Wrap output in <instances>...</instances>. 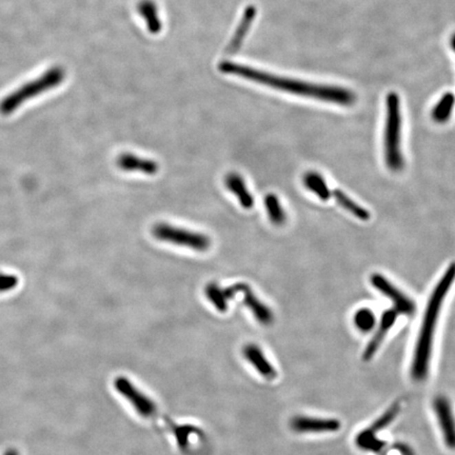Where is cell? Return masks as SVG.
I'll list each match as a JSON object with an SVG mask.
<instances>
[{"label": "cell", "instance_id": "cell-1", "mask_svg": "<svg viewBox=\"0 0 455 455\" xmlns=\"http://www.w3.org/2000/svg\"><path fill=\"white\" fill-rule=\"evenodd\" d=\"M220 67L224 73L237 75L242 78L249 79L290 94L319 99L326 103H335L345 107L352 106L357 101V95L345 87L317 85V83L277 76L234 63H222Z\"/></svg>", "mask_w": 455, "mask_h": 455}, {"label": "cell", "instance_id": "cell-2", "mask_svg": "<svg viewBox=\"0 0 455 455\" xmlns=\"http://www.w3.org/2000/svg\"><path fill=\"white\" fill-rule=\"evenodd\" d=\"M454 281L455 262H452L443 274L440 282L435 286L430 299H429L426 311H425L424 319H423V324L419 330V339H417L416 347L414 350L412 365H411V377L415 381H424L428 375L437 319L440 317L443 303Z\"/></svg>", "mask_w": 455, "mask_h": 455}, {"label": "cell", "instance_id": "cell-3", "mask_svg": "<svg viewBox=\"0 0 455 455\" xmlns=\"http://www.w3.org/2000/svg\"><path fill=\"white\" fill-rule=\"evenodd\" d=\"M65 71L63 67H50L43 74L37 78L23 83L19 89H16L11 94H8L0 101V114L3 116L13 114L19 110L23 103L31 99L36 98L39 95L45 94L47 91L55 89L65 81Z\"/></svg>", "mask_w": 455, "mask_h": 455}, {"label": "cell", "instance_id": "cell-4", "mask_svg": "<svg viewBox=\"0 0 455 455\" xmlns=\"http://www.w3.org/2000/svg\"><path fill=\"white\" fill-rule=\"evenodd\" d=\"M401 98L396 92L386 97V124L383 136V151L387 167L393 172L404 169V157L401 154Z\"/></svg>", "mask_w": 455, "mask_h": 455}, {"label": "cell", "instance_id": "cell-5", "mask_svg": "<svg viewBox=\"0 0 455 455\" xmlns=\"http://www.w3.org/2000/svg\"><path fill=\"white\" fill-rule=\"evenodd\" d=\"M152 233L154 237L160 242L189 248L194 251L204 252L211 247V240L206 234L182 229L180 226H172L166 222L155 224Z\"/></svg>", "mask_w": 455, "mask_h": 455}, {"label": "cell", "instance_id": "cell-6", "mask_svg": "<svg viewBox=\"0 0 455 455\" xmlns=\"http://www.w3.org/2000/svg\"><path fill=\"white\" fill-rule=\"evenodd\" d=\"M399 410H401V406H399V403H396L388 411L383 413L372 426L361 431L357 437V445L359 448L373 453H377L383 450L385 443L377 438V433L390 425L393 419L399 414Z\"/></svg>", "mask_w": 455, "mask_h": 455}, {"label": "cell", "instance_id": "cell-7", "mask_svg": "<svg viewBox=\"0 0 455 455\" xmlns=\"http://www.w3.org/2000/svg\"><path fill=\"white\" fill-rule=\"evenodd\" d=\"M370 282L375 289L379 290L381 293L391 299L394 306L393 309L397 313L405 314L409 317L414 314L415 310H416L414 301L409 299L406 294L403 293L392 283H390L385 276L379 273H374L371 276Z\"/></svg>", "mask_w": 455, "mask_h": 455}, {"label": "cell", "instance_id": "cell-8", "mask_svg": "<svg viewBox=\"0 0 455 455\" xmlns=\"http://www.w3.org/2000/svg\"><path fill=\"white\" fill-rule=\"evenodd\" d=\"M115 388L125 399L130 401V404L136 409L139 415L146 419L156 414V406L144 393L140 392L136 387L126 377H117L114 381Z\"/></svg>", "mask_w": 455, "mask_h": 455}, {"label": "cell", "instance_id": "cell-9", "mask_svg": "<svg viewBox=\"0 0 455 455\" xmlns=\"http://www.w3.org/2000/svg\"><path fill=\"white\" fill-rule=\"evenodd\" d=\"M433 409L440 424L445 444L451 450H455V419L450 401L447 397L440 395L433 401Z\"/></svg>", "mask_w": 455, "mask_h": 455}, {"label": "cell", "instance_id": "cell-10", "mask_svg": "<svg viewBox=\"0 0 455 455\" xmlns=\"http://www.w3.org/2000/svg\"><path fill=\"white\" fill-rule=\"evenodd\" d=\"M290 426L297 433H332L339 431L341 424L335 419L296 416L292 419Z\"/></svg>", "mask_w": 455, "mask_h": 455}, {"label": "cell", "instance_id": "cell-11", "mask_svg": "<svg viewBox=\"0 0 455 455\" xmlns=\"http://www.w3.org/2000/svg\"><path fill=\"white\" fill-rule=\"evenodd\" d=\"M235 288L237 293L244 294V304L251 311L258 323L264 326H269L273 323V312L258 299L249 285L238 283L235 284Z\"/></svg>", "mask_w": 455, "mask_h": 455}, {"label": "cell", "instance_id": "cell-12", "mask_svg": "<svg viewBox=\"0 0 455 455\" xmlns=\"http://www.w3.org/2000/svg\"><path fill=\"white\" fill-rule=\"evenodd\" d=\"M399 313L394 309L386 310L381 315V323H379V329L375 332L374 337L369 341L368 346L363 351V359L365 361H370L377 350L381 347L383 343V339L386 337L387 333L390 331L391 328L394 326L396 321Z\"/></svg>", "mask_w": 455, "mask_h": 455}, {"label": "cell", "instance_id": "cell-13", "mask_svg": "<svg viewBox=\"0 0 455 455\" xmlns=\"http://www.w3.org/2000/svg\"><path fill=\"white\" fill-rule=\"evenodd\" d=\"M117 167L125 172H139L146 175H155L160 166L155 160L142 158L131 153H124L117 157Z\"/></svg>", "mask_w": 455, "mask_h": 455}, {"label": "cell", "instance_id": "cell-14", "mask_svg": "<svg viewBox=\"0 0 455 455\" xmlns=\"http://www.w3.org/2000/svg\"><path fill=\"white\" fill-rule=\"evenodd\" d=\"M224 184H226V189L237 198L238 202H240L242 208L247 209V210L253 208L254 198L250 193V191L248 190L247 184L244 182L242 175L235 172L226 174V178H224Z\"/></svg>", "mask_w": 455, "mask_h": 455}, {"label": "cell", "instance_id": "cell-15", "mask_svg": "<svg viewBox=\"0 0 455 455\" xmlns=\"http://www.w3.org/2000/svg\"><path fill=\"white\" fill-rule=\"evenodd\" d=\"M244 355L251 363V365L255 367L256 370L262 377L267 379H275L276 375H277L275 369L266 359L262 350L257 346L254 345V343H249V345L246 346L244 348Z\"/></svg>", "mask_w": 455, "mask_h": 455}, {"label": "cell", "instance_id": "cell-16", "mask_svg": "<svg viewBox=\"0 0 455 455\" xmlns=\"http://www.w3.org/2000/svg\"><path fill=\"white\" fill-rule=\"evenodd\" d=\"M204 293L210 303L222 313L228 310L229 301L236 295L233 286L222 288L216 283H209L206 286Z\"/></svg>", "mask_w": 455, "mask_h": 455}, {"label": "cell", "instance_id": "cell-17", "mask_svg": "<svg viewBox=\"0 0 455 455\" xmlns=\"http://www.w3.org/2000/svg\"><path fill=\"white\" fill-rule=\"evenodd\" d=\"M304 184H305L306 188L309 189L319 200H324V202L329 200L330 196L332 195L327 182L317 172L310 171V172L306 173L304 176Z\"/></svg>", "mask_w": 455, "mask_h": 455}, {"label": "cell", "instance_id": "cell-18", "mask_svg": "<svg viewBox=\"0 0 455 455\" xmlns=\"http://www.w3.org/2000/svg\"><path fill=\"white\" fill-rule=\"evenodd\" d=\"M455 105V95L452 92H447L443 95L442 98L437 101L434 108H433L432 115L433 120L437 124H445L450 119L451 114L453 112V108Z\"/></svg>", "mask_w": 455, "mask_h": 455}, {"label": "cell", "instance_id": "cell-19", "mask_svg": "<svg viewBox=\"0 0 455 455\" xmlns=\"http://www.w3.org/2000/svg\"><path fill=\"white\" fill-rule=\"evenodd\" d=\"M331 194L339 206L343 207L345 210L355 215V218H359V220L367 222L370 218V213H369L368 210L359 206L355 200H351L347 194L343 193V191L333 190Z\"/></svg>", "mask_w": 455, "mask_h": 455}, {"label": "cell", "instance_id": "cell-20", "mask_svg": "<svg viewBox=\"0 0 455 455\" xmlns=\"http://www.w3.org/2000/svg\"><path fill=\"white\" fill-rule=\"evenodd\" d=\"M266 211L270 222L276 226H282L286 222V213L281 200L275 194L269 193L265 198Z\"/></svg>", "mask_w": 455, "mask_h": 455}, {"label": "cell", "instance_id": "cell-21", "mask_svg": "<svg viewBox=\"0 0 455 455\" xmlns=\"http://www.w3.org/2000/svg\"><path fill=\"white\" fill-rule=\"evenodd\" d=\"M353 319H355V324L357 329L361 332H363V333L370 332L374 328L375 323H377L374 313H373L372 310L368 309V308H361V309L357 310Z\"/></svg>", "mask_w": 455, "mask_h": 455}, {"label": "cell", "instance_id": "cell-22", "mask_svg": "<svg viewBox=\"0 0 455 455\" xmlns=\"http://www.w3.org/2000/svg\"><path fill=\"white\" fill-rule=\"evenodd\" d=\"M19 285V277L12 274L0 273V293L11 291Z\"/></svg>", "mask_w": 455, "mask_h": 455}, {"label": "cell", "instance_id": "cell-23", "mask_svg": "<svg viewBox=\"0 0 455 455\" xmlns=\"http://www.w3.org/2000/svg\"><path fill=\"white\" fill-rule=\"evenodd\" d=\"M192 432H193V429L188 426L178 427L174 431L176 440H178V444L182 448H184V445L188 444L189 436Z\"/></svg>", "mask_w": 455, "mask_h": 455}, {"label": "cell", "instance_id": "cell-24", "mask_svg": "<svg viewBox=\"0 0 455 455\" xmlns=\"http://www.w3.org/2000/svg\"><path fill=\"white\" fill-rule=\"evenodd\" d=\"M3 455H19V452L15 449H9V450L6 451Z\"/></svg>", "mask_w": 455, "mask_h": 455}, {"label": "cell", "instance_id": "cell-25", "mask_svg": "<svg viewBox=\"0 0 455 455\" xmlns=\"http://www.w3.org/2000/svg\"><path fill=\"white\" fill-rule=\"evenodd\" d=\"M451 47H452L453 51L455 52V33L453 34L452 37L450 39Z\"/></svg>", "mask_w": 455, "mask_h": 455}]
</instances>
